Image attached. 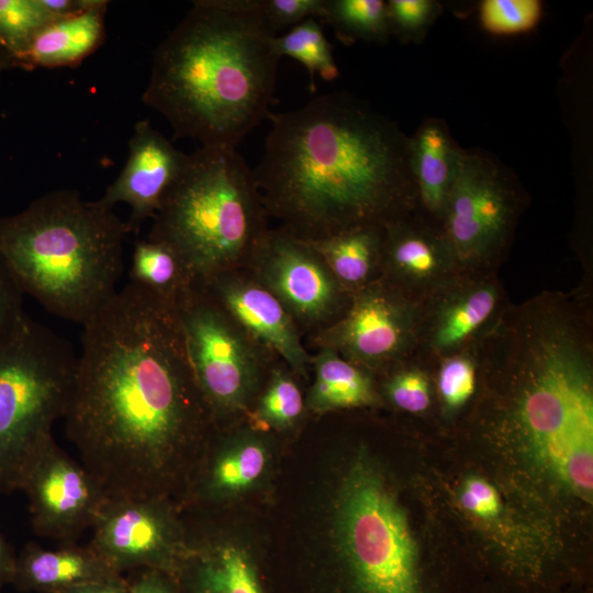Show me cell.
Returning a JSON list of instances; mask_svg holds the SVG:
<instances>
[{
	"mask_svg": "<svg viewBox=\"0 0 593 593\" xmlns=\"http://www.w3.org/2000/svg\"><path fill=\"white\" fill-rule=\"evenodd\" d=\"M82 327L66 437L108 499L165 500L209 409L175 302L128 281Z\"/></svg>",
	"mask_w": 593,
	"mask_h": 593,
	"instance_id": "cell-1",
	"label": "cell"
},
{
	"mask_svg": "<svg viewBox=\"0 0 593 593\" xmlns=\"http://www.w3.org/2000/svg\"><path fill=\"white\" fill-rule=\"evenodd\" d=\"M268 119L253 172L265 211L294 236L384 227L417 206L410 137L367 102L331 92Z\"/></svg>",
	"mask_w": 593,
	"mask_h": 593,
	"instance_id": "cell-2",
	"label": "cell"
},
{
	"mask_svg": "<svg viewBox=\"0 0 593 593\" xmlns=\"http://www.w3.org/2000/svg\"><path fill=\"white\" fill-rule=\"evenodd\" d=\"M277 34L257 0H197L157 45L144 104L174 138L232 147L270 113Z\"/></svg>",
	"mask_w": 593,
	"mask_h": 593,
	"instance_id": "cell-3",
	"label": "cell"
},
{
	"mask_svg": "<svg viewBox=\"0 0 593 593\" xmlns=\"http://www.w3.org/2000/svg\"><path fill=\"white\" fill-rule=\"evenodd\" d=\"M127 234L114 209L56 189L0 217V256L23 294L82 325L119 290Z\"/></svg>",
	"mask_w": 593,
	"mask_h": 593,
	"instance_id": "cell-4",
	"label": "cell"
},
{
	"mask_svg": "<svg viewBox=\"0 0 593 593\" xmlns=\"http://www.w3.org/2000/svg\"><path fill=\"white\" fill-rule=\"evenodd\" d=\"M253 170L232 147H200L152 219L147 238L174 250L193 284L251 255L267 232Z\"/></svg>",
	"mask_w": 593,
	"mask_h": 593,
	"instance_id": "cell-5",
	"label": "cell"
},
{
	"mask_svg": "<svg viewBox=\"0 0 593 593\" xmlns=\"http://www.w3.org/2000/svg\"><path fill=\"white\" fill-rule=\"evenodd\" d=\"M77 365L71 344L26 314L0 346V494L22 491L55 444Z\"/></svg>",
	"mask_w": 593,
	"mask_h": 593,
	"instance_id": "cell-6",
	"label": "cell"
},
{
	"mask_svg": "<svg viewBox=\"0 0 593 593\" xmlns=\"http://www.w3.org/2000/svg\"><path fill=\"white\" fill-rule=\"evenodd\" d=\"M512 175L492 157L462 150L439 228L457 266L495 257L510 238L518 210Z\"/></svg>",
	"mask_w": 593,
	"mask_h": 593,
	"instance_id": "cell-7",
	"label": "cell"
},
{
	"mask_svg": "<svg viewBox=\"0 0 593 593\" xmlns=\"http://www.w3.org/2000/svg\"><path fill=\"white\" fill-rule=\"evenodd\" d=\"M175 306L194 378L209 409L233 410L247 398L257 356L240 327L199 286Z\"/></svg>",
	"mask_w": 593,
	"mask_h": 593,
	"instance_id": "cell-8",
	"label": "cell"
},
{
	"mask_svg": "<svg viewBox=\"0 0 593 593\" xmlns=\"http://www.w3.org/2000/svg\"><path fill=\"white\" fill-rule=\"evenodd\" d=\"M88 545L114 571L150 569L174 577L186 547L165 500L108 499Z\"/></svg>",
	"mask_w": 593,
	"mask_h": 593,
	"instance_id": "cell-9",
	"label": "cell"
},
{
	"mask_svg": "<svg viewBox=\"0 0 593 593\" xmlns=\"http://www.w3.org/2000/svg\"><path fill=\"white\" fill-rule=\"evenodd\" d=\"M34 532L61 545H76L91 529L108 500L97 480L55 443L26 479Z\"/></svg>",
	"mask_w": 593,
	"mask_h": 593,
	"instance_id": "cell-10",
	"label": "cell"
},
{
	"mask_svg": "<svg viewBox=\"0 0 593 593\" xmlns=\"http://www.w3.org/2000/svg\"><path fill=\"white\" fill-rule=\"evenodd\" d=\"M251 256L262 268L265 288L288 312L304 320H318L335 307L337 280L302 238L284 228L266 232Z\"/></svg>",
	"mask_w": 593,
	"mask_h": 593,
	"instance_id": "cell-11",
	"label": "cell"
},
{
	"mask_svg": "<svg viewBox=\"0 0 593 593\" xmlns=\"http://www.w3.org/2000/svg\"><path fill=\"white\" fill-rule=\"evenodd\" d=\"M415 306L381 286L362 290L346 316L331 331L332 349L350 359L379 365L410 348L417 328Z\"/></svg>",
	"mask_w": 593,
	"mask_h": 593,
	"instance_id": "cell-12",
	"label": "cell"
},
{
	"mask_svg": "<svg viewBox=\"0 0 593 593\" xmlns=\"http://www.w3.org/2000/svg\"><path fill=\"white\" fill-rule=\"evenodd\" d=\"M187 156L148 120H141L128 141L123 169L98 200L112 209L119 203L127 204L131 209L127 227L130 233H137L145 221L155 216Z\"/></svg>",
	"mask_w": 593,
	"mask_h": 593,
	"instance_id": "cell-13",
	"label": "cell"
},
{
	"mask_svg": "<svg viewBox=\"0 0 593 593\" xmlns=\"http://www.w3.org/2000/svg\"><path fill=\"white\" fill-rule=\"evenodd\" d=\"M200 286L237 325L304 372L309 356L291 314L265 287L220 273Z\"/></svg>",
	"mask_w": 593,
	"mask_h": 593,
	"instance_id": "cell-14",
	"label": "cell"
},
{
	"mask_svg": "<svg viewBox=\"0 0 593 593\" xmlns=\"http://www.w3.org/2000/svg\"><path fill=\"white\" fill-rule=\"evenodd\" d=\"M381 256L398 278L419 287L439 283L457 266L439 226L413 213L384 226Z\"/></svg>",
	"mask_w": 593,
	"mask_h": 593,
	"instance_id": "cell-15",
	"label": "cell"
},
{
	"mask_svg": "<svg viewBox=\"0 0 593 593\" xmlns=\"http://www.w3.org/2000/svg\"><path fill=\"white\" fill-rule=\"evenodd\" d=\"M119 575L88 546L45 549L29 542L15 558L12 580L22 588L63 593L80 584Z\"/></svg>",
	"mask_w": 593,
	"mask_h": 593,
	"instance_id": "cell-16",
	"label": "cell"
},
{
	"mask_svg": "<svg viewBox=\"0 0 593 593\" xmlns=\"http://www.w3.org/2000/svg\"><path fill=\"white\" fill-rule=\"evenodd\" d=\"M462 150L439 120L425 121L410 137L411 169L417 203L437 225L456 179Z\"/></svg>",
	"mask_w": 593,
	"mask_h": 593,
	"instance_id": "cell-17",
	"label": "cell"
},
{
	"mask_svg": "<svg viewBox=\"0 0 593 593\" xmlns=\"http://www.w3.org/2000/svg\"><path fill=\"white\" fill-rule=\"evenodd\" d=\"M108 5V1L97 0L79 13L45 25L18 60V67H70L82 61L103 42Z\"/></svg>",
	"mask_w": 593,
	"mask_h": 593,
	"instance_id": "cell-18",
	"label": "cell"
},
{
	"mask_svg": "<svg viewBox=\"0 0 593 593\" xmlns=\"http://www.w3.org/2000/svg\"><path fill=\"white\" fill-rule=\"evenodd\" d=\"M174 578L184 593H266L250 557L233 545L186 548Z\"/></svg>",
	"mask_w": 593,
	"mask_h": 593,
	"instance_id": "cell-19",
	"label": "cell"
},
{
	"mask_svg": "<svg viewBox=\"0 0 593 593\" xmlns=\"http://www.w3.org/2000/svg\"><path fill=\"white\" fill-rule=\"evenodd\" d=\"M499 302L491 282H474L452 291L436 307L429 328L430 347L438 354H454L483 327Z\"/></svg>",
	"mask_w": 593,
	"mask_h": 593,
	"instance_id": "cell-20",
	"label": "cell"
},
{
	"mask_svg": "<svg viewBox=\"0 0 593 593\" xmlns=\"http://www.w3.org/2000/svg\"><path fill=\"white\" fill-rule=\"evenodd\" d=\"M383 228L361 226L318 239H303L343 283H362L381 257Z\"/></svg>",
	"mask_w": 593,
	"mask_h": 593,
	"instance_id": "cell-21",
	"label": "cell"
},
{
	"mask_svg": "<svg viewBox=\"0 0 593 593\" xmlns=\"http://www.w3.org/2000/svg\"><path fill=\"white\" fill-rule=\"evenodd\" d=\"M374 401L370 378L338 353L325 347L315 360V381L310 393L313 410L325 412L369 405Z\"/></svg>",
	"mask_w": 593,
	"mask_h": 593,
	"instance_id": "cell-22",
	"label": "cell"
},
{
	"mask_svg": "<svg viewBox=\"0 0 593 593\" xmlns=\"http://www.w3.org/2000/svg\"><path fill=\"white\" fill-rule=\"evenodd\" d=\"M128 277L130 282L170 301L193 284L174 250L148 238L135 242Z\"/></svg>",
	"mask_w": 593,
	"mask_h": 593,
	"instance_id": "cell-23",
	"label": "cell"
},
{
	"mask_svg": "<svg viewBox=\"0 0 593 593\" xmlns=\"http://www.w3.org/2000/svg\"><path fill=\"white\" fill-rule=\"evenodd\" d=\"M322 19L345 44L357 40L384 43L391 34L383 0H325Z\"/></svg>",
	"mask_w": 593,
	"mask_h": 593,
	"instance_id": "cell-24",
	"label": "cell"
},
{
	"mask_svg": "<svg viewBox=\"0 0 593 593\" xmlns=\"http://www.w3.org/2000/svg\"><path fill=\"white\" fill-rule=\"evenodd\" d=\"M275 46L280 57L288 56L306 68L312 90H315L316 75L325 80H334L339 75L332 46L315 19H307L277 35Z\"/></svg>",
	"mask_w": 593,
	"mask_h": 593,
	"instance_id": "cell-25",
	"label": "cell"
},
{
	"mask_svg": "<svg viewBox=\"0 0 593 593\" xmlns=\"http://www.w3.org/2000/svg\"><path fill=\"white\" fill-rule=\"evenodd\" d=\"M51 22L41 0H0V46L15 67L35 35Z\"/></svg>",
	"mask_w": 593,
	"mask_h": 593,
	"instance_id": "cell-26",
	"label": "cell"
},
{
	"mask_svg": "<svg viewBox=\"0 0 593 593\" xmlns=\"http://www.w3.org/2000/svg\"><path fill=\"white\" fill-rule=\"evenodd\" d=\"M265 465V448L257 443L244 444L213 461L204 489L212 494L245 489L258 479Z\"/></svg>",
	"mask_w": 593,
	"mask_h": 593,
	"instance_id": "cell-27",
	"label": "cell"
},
{
	"mask_svg": "<svg viewBox=\"0 0 593 593\" xmlns=\"http://www.w3.org/2000/svg\"><path fill=\"white\" fill-rule=\"evenodd\" d=\"M541 15L537 0H485L480 7L483 27L495 34H514L533 29Z\"/></svg>",
	"mask_w": 593,
	"mask_h": 593,
	"instance_id": "cell-28",
	"label": "cell"
},
{
	"mask_svg": "<svg viewBox=\"0 0 593 593\" xmlns=\"http://www.w3.org/2000/svg\"><path fill=\"white\" fill-rule=\"evenodd\" d=\"M302 410V394L296 383L283 372L276 371L260 400V418L273 426L284 427L295 422Z\"/></svg>",
	"mask_w": 593,
	"mask_h": 593,
	"instance_id": "cell-29",
	"label": "cell"
},
{
	"mask_svg": "<svg viewBox=\"0 0 593 593\" xmlns=\"http://www.w3.org/2000/svg\"><path fill=\"white\" fill-rule=\"evenodd\" d=\"M475 365L466 354H455L444 359L437 373L439 395L449 410L465 405L475 390Z\"/></svg>",
	"mask_w": 593,
	"mask_h": 593,
	"instance_id": "cell-30",
	"label": "cell"
},
{
	"mask_svg": "<svg viewBox=\"0 0 593 593\" xmlns=\"http://www.w3.org/2000/svg\"><path fill=\"white\" fill-rule=\"evenodd\" d=\"M433 0H390L387 2L390 33L402 41L419 38L439 13Z\"/></svg>",
	"mask_w": 593,
	"mask_h": 593,
	"instance_id": "cell-31",
	"label": "cell"
},
{
	"mask_svg": "<svg viewBox=\"0 0 593 593\" xmlns=\"http://www.w3.org/2000/svg\"><path fill=\"white\" fill-rule=\"evenodd\" d=\"M387 392L395 406L410 413L424 412L430 404L429 382L418 369L394 374L388 382Z\"/></svg>",
	"mask_w": 593,
	"mask_h": 593,
	"instance_id": "cell-32",
	"label": "cell"
},
{
	"mask_svg": "<svg viewBox=\"0 0 593 593\" xmlns=\"http://www.w3.org/2000/svg\"><path fill=\"white\" fill-rule=\"evenodd\" d=\"M268 24L276 32L323 18L325 0H257Z\"/></svg>",
	"mask_w": 593,
	"mask_h": 593,
	"instance_id": "cell-33",
	"label": "cell"
},
{
	"mask_svg": "<svg viewBox=\"0 0 593 593\" xmlns=\"http://www.w3.org/2000/svg\"><path fill=\"white\" fill-rule=\"evenodd\" d=\"M24 315L23 292L0 256V346L12 336Z\"/></svg>",
	"mask_w": 593,
	"mask_h": 593,
	"instance_id": "cell-34",
	"label": "cell"
},
{
	"mask_svg": "<svg viewBox=\"0 0 593 593\" xmlns=\"http://www.w3.org/2000/svg\"><path fill=\"white\" fill-rule=\"evenodd\" d=\"M460 503L470 514L480 518L495 517L501 511V499L495 488L480 478L466 481Z\"/></svg>",
	"mask_w": 593,
	"mask_h": 593,
	"instance_id": "cell-35",
	"label": "cell"
},
{
	"mask_svg": "<svg viewBox=\"0 0 593 593\" xmlns=\"http://www.w3.org/2000/svg\"><path fill=\"white\" fill-rule=\"evenodd\" d=\"M128 585L131 593H181L174 577L150 569H143Z\"/></svg>",
	"mask_w": 593,
	"mask_h": 593,
	"instance_id": "cell-36",
	"label": "cell"
},
{
	"mask_svg": "<svg viewBox=\"0 0 593 593\" xmlns=\"http://www.w3.org/2000/svg\"><path fill=\"white\" fill-rule=\"evenodd\" d=\"M96 2L97 0H41L53 21L79 13Z\"/></svg>",
	"mask_w": 593,
	"mask_h": 593,
	"instance_id": "cell-37",
	"label": "cell"
},
{
	"mask_svg": "<svg viewBox=\"0 0 593 593\" xmlns=\"http://www.w3.org/2000/svg\"><path fill=\"white\" fill-rule=\"evenodd\" d=\"M63 593H131L127 581L114 577L74 586Z\"/></svg>",
	"mask_w": 593,
	"mask_h": 593,
	"instance_id": "cell-38",
	"label": "cell"
},
{
	"mask_svg": "<svg viewBox=\"0 0 593 593\" xmlns=\"http://www.w3.org/2000/svg\"><path fill=\"white\" fill-rule=\"evenodd\" d=\"M14 562L15 557L8 542L0 534V588L5 581L12 580Z\"/></svg>",
	"mask_w": 593,
	"mask_h": 593,
	"instance_id": "cell-39",
	"label": "cell"
},
{
	"mask_svg": "<svg viewBox=\"0 0 593 593\" xmlns=\"http://www.w3.org/2000/svg\"><path fill=\"white\" fill-rule=\"evenodd\" d=\"M12 68H15L12 57L0 46V75Z\"/></svg>",
	"mask_w": 593,
	"mask_h": 593,
	"instance_id": "cell-40",
	"label": "cell"
},
{
	"mask_svg": "<svg viewBox=\"0 0 593 593\" xmlns=\"http://www.w3.org/2000/svg\"><path fill=\"white\" fill-rule=\"evenodd\" d=\"M1 76V75H0Z\"/></svg>",
	"mask_w": 593,
	"mask_h": 593,
	"instance_id": "cell-41",
	"label": "cell"
}]
</instances>
